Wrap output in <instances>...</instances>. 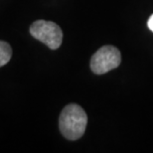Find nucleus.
<instances>
[{
  "label": "nucleus",
  "instance_id": "nucleus-1",
  "mask_svg": "<svg viewBox=\"0 0 153 153\" xmlns=\"http://www.w3.org/2000/svg\"><path fill=\"white\" fill-rule=\"evenodd\" d=\"M88 124V116L79 105L71 103L64 108L60 114L61 133L69 140H76L84 135Z\"/></svg>",
  "mask_w": 153,
  "mask_h": 153
},
{
  "label": "nucleus",
  "instance_id": "nucleus-2",
  "mask_svg": "<svg viewBox=\"0 0 153 153\" xmlns=\"http://www.w3.org/2000/svg\"><path fill=\"white\" fill-rule=\"evenodd\" d=\"M30 33L35 39L47 45L52 50H56L63 41V32L59 25L52 21L37 20L30 26Z\"/></svg>",
  "mask_w": 153,
  "mask_h": 153
},
{
  "label": "nucleus",
  "instance_id": "nucleus-3",
  "mask_svg": "<svg viewBox=\"0 0 153 153\" xmlns=\"http://www.w3.org/2000/svg\"><path fill=\"white\" fill-rule=\"evenodd\" d=\"M121 55L117 48L111 45L102 46L91 59V69L94 74L102 75L120 65Z\"/></svg>",
  "mask_w": 153,
  "mask_h": 153
},
{
  "label": "nucleus",
  "instance_id": "nucleus-4",
  "mask_svg": "<svg viewBox=\"0 0 153 153\" xmlns=\"http://www.w3.org/2000/svg\"><path fill=\"white\" fill-rule=\"evenodd\" d=\"M12 57V49L8 43L0 41V68L5 66Z\"/></svg>",
  "mask_w": 153,
  "mask_h": 153
},
{
  "label": "nucleus",
  "instance_id": "nucleus-5",
  "mask_svg": "<svg viewBox=\"0 0 153 153\" xmlns=\"http://www.w3.org/2000/svg\"><path fill=\"white\" fill-rule=\"evenodd\" d=\"M147 26H148V28L153 32V14L151 15L150 17H149L148 22H147Z\"/></svg>",
  "mask_w": 153,
  "mask_h": 153
}]
</instances>
